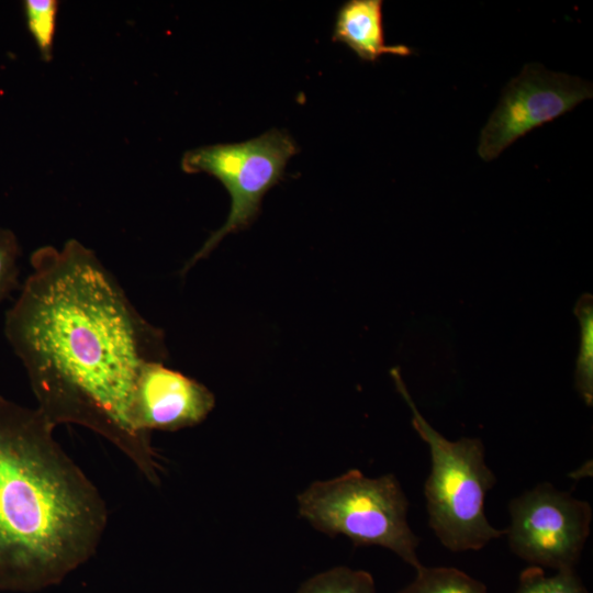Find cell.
<instances>
[{"instance_id":"1","label":"cell","mask_w":593,"mask_h":593,"mask_svg":"<svg viewBox=\"0 0 593 593\" xmlns=\"http://www.w3.org/2000/svg\"><path fill=\"white\" fill-rule=\"evenodd\" d=\"M8 310L4 334L22 361L37 410L54 426L77 424L111 441L153 484L160 466L139 424L144 367L166 361L163 329L134 307L93 250L77 239L43 246Z\"/></svg>"},{"instance_id":"2","label":"cell","mask_w":593,"mask_h":593,"mask_svg":"<svg viewBox=\"0 0 593 593\" xmlns=\"http://www.w3.org/2000/svg\"><path fill=\"white\" fill-rule=\"evenodd\" d=\"M37 409L0 396V591L56 585L88 561L105 503Z\"/></svg>"},{"instance_id":"3","label":"cell","mask_w":593,"mask_h":593,"mask_svg":"<svg viewBox=\"0 0 593 593\" xmlns=\"http://www.w3.org/2000/svg\"><path fill=\"white\" fill-rule=\"evenodd\" d=\"M392 377L412 413V424L427 444L430 471L424 484L428 524L452 552L480 550L505 535L484 513L485 495L496 482L478 438L448 440L418 412L396 370Z\"/></svg>"},{"instance_id":"4","label":"cell","mask_w":593,"mask_h":593,"mask_svg":"<svg viewBox=\"0 0 593 593\" xmlns=\"http://www.w3.org/2000/svg\"><path fill=\"white\" fill-rule=\"evenodd\" d=\"M299 514L329 535H344L356 546H381L415 570L421 568L418 538L407 523L409 501L394 474L368 478L353 469L313 482L298 495Z\"/></svg>"},{"instance_id":"5","label":"cell","mask_w":593,"mask_h":593,"mask_svg":"<svg viewBox=\"0 0 593 593\" xmlns=\"http://www.w3.org/2000/svg\"><path fill=\"white\" fill-rule=\"evenodd\" d=\"M296 152L289 134L272 128L245 142L202 146L183 155L184 172H205L221 181L230 193L231 211L226 222L188 260L182 272L209 256L226 235L251 224L265 193L282 179L288 160Z\"/></svg>"},{"instance_id":"6","label":"cell","mask_w":593,"mask_h":593,"mask_svg":"<svg viewBox=\"0 0 593 593\" xmlns=\"http://www.w3.org/2000/svg\"><path fill=\"white\" fill-rule=\"evenodd\" d=\"M508 512L505 535L513 553L529 566L574 569L590 535L589 502L541 482L513 499Z\"/></svg>"},{"instance_id":"7","label":"cell","mask_w":593,"mask_h":593,"mask_svg":"<svg viewBox=\"0 0 593 593\" xmlns=\"http://www.w3.org/2000/svg\"><path fill=\"white\" fill-rule=\"evenodd\" d=\"M593 97V85L577 76L527 64L504 88L499 104L481 131L478 155L495 159L532 130L571 111Z\"/></svg>"},{"instance_id":"8","label":"cell","mask_w":593,"mask_h":593,"mask_svg":"<svg viewBox=\"0 0 593 593\" xmlns=\"http://www.w3.org/2000/svg\"><path fill=\"white\" fill-rule=\"evenodd\" d=\"M214 404V395L205 385L166 367L165 361H152L142 371L136 412L141 426L148 433L198 425Z\"/></svg>"},{"instance_id":"9","label":"cell","mask_w":593,"mask_h":593,"mask_svg":"<svg viewBox=\"0 0 593 593\" xmlns=\"http://www.w3.org/2000/svg\"><path fill=\"white\" fill-rule=\"evenodd\" d=\"M382 0H348L336 14L332 40L348 46L362 61L376 63L382 55L410 56L413 51L403 44H387Z\"/></svg>"},{"instance_id":"10","label":"cell","mask_w":593,"mask_h":593,"mask_svg":"<svg viewBox=\"0 0 593 593\" xmlns=\"http://www.w3.org/2000/svg\"><path fill=\"white\" fill-rule=\"evenodd\" d=\"M415 571L414 580L398 593H488L484 583L456 568L422 566Z\"/></svg>"},{"instance_id":"11","label":"cell","mask_w":593,"mask_h":593,"mask_svg":"<svg viewBox=\"0 0 593 593\" xmlns=\"http://www.w3.org/2000/svg\"><path fill=\"white\" fill-rule=\"evenodd\" d=\"M296 593H376V584L369 572L342 566L307 579Z\"/></svg>"},{"instance_id":"12","label":"cell","mask_w":593,"mask_h":593,"mask_svg":"<svg viewBox=\"0 0 593 593\" xmlns=\"http://www.w3.org/2000/svg\"><path fill=\"white\" fill-rule=\"evenodd\" d=\"M580 322V347L577 360L575 381L580 395L588 405L593 401V309L591 299L584 298L578 304Z\"/></svg>"},{"instance_id":"13","label":"cell","mask_w":593,"mask_h":593,"mask_svg":"<svg viewBox=\"0 0 593 593\" xmlns=\"http://www.w3.org/2000/svg\"><path fill=\"white\" fill-rule=\"evenodd\" d=\"M515 593H588V590L574 569L547 575L544 568L528 566L519 574Z\"/></svg>"},{"instance_id":"14","label":"cell","mask_w":593,"mask_h":593,"mask_svg":"<svg viewBox=\"0 0 593 593\" xmlns=\"http://www.w3.org/2000/svg\"><path fill=\"white\" fill-rule=\"evenodd\" d=\"M23 7L29 31L40 49L41 56L48 60L53 52L58 1L26 0Z\"/></svg>"},{"instance_id":"15","label":"cell","mask_w":593,"mask_h":593,"mask_svg":"<svg viewBox=\"0 0 593 593\" xmlns=\"http://www.w3.org/2000/svg\"><path fill=\"white\" fill-rule=\"evenodd\" d=\"M21 248L15 234L0 227V303L18 286Z\"/></svg>"}]
</instances>
